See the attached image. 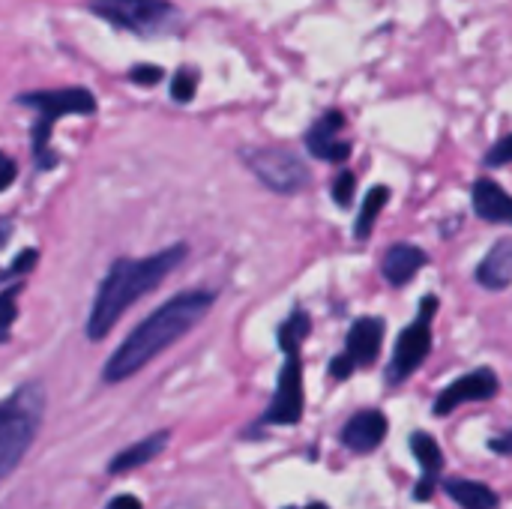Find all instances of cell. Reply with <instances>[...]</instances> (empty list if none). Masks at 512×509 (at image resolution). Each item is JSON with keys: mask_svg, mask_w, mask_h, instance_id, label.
I'll return each mask as SVG.
<instances>
[{"mask_svg": "<svg viewBox=\"0 0 512 509\" xmlns=\"http://www.w3.org/2000/svg\"><path fill=\"white\" fill-rule=\"evenodd\" d=\"M213 303H216L213 291H183L174 300H168L165 306H159L111 354V360L105 363V372H102L105 384H120V381L132 378L135 372H141L153 357H159L165 348H171L177 339H183L195 324H201Z\"/></svg>", "mask_w": 512, "mask_h": 509, "instance_id": "cell-1", "label": "cell"}, {"mask_svg": "<svg viewBox=\"0 0 512 509\" xmlns=\"http://www.w3.org/2000/svg\"><path fill=\"white\" fill-rule=\"evenodd\" d=\"M498 387H501L498 375L489 366H480V369L456 378L450 387H444V393L432 405V414L435 417H450L465 402H489V399L498 396Z\"/></svg>", "mask_w": 512, "mask_h": 509, "instance_id": "cell-9", "label": "cell"}, {"mask_svg": "<svg viewBox=\"0 0 512 509\" xmlns=\"http://www.w3.org/2000/svg\"><path fill=\"white\" fill-rule=\"evenodd\" d=\"M477 282L486 291H507L512 285V237L498 240L477 267Z\"/></svg>", "mask_w": 512, "mask_h": 509, "instance_id": "cell-16", "label": "cell"}, {"mask_svg": "<svg viewBox=\"0 0 512 509\" xmlns=\"http://www.w3.org/2000/svg\"><path fill=\"white\" fill-rule=\"evenodd\" d=\"M411 453L420 465L414 501H432L435 489L441 486V474H444V450L429 432H414L411 435Z\"/></svg>", "mask_w": 512, "mask_h": 509, "instance_id": "cell-12", "label": "cell"}, {"mask_svg": "<svg viewBox=\"0 0 512 509\" xmlns=\"http://www.w3.org/2000/svg\"><path fill=\"white\" fill-rule=\"evenodd\" d=\"M384 333H387V324L381 318H357L348 330V339H345V354L354 360V366H372L381 354V345H384Z\"/></svg>", "mask_w": 512, "mask_h": 509, "instance_id": "cell-13", "label": "cell"}, {"mask_svg": "<svg viewBox=\"0 0 512 509\" xmlns=\"http://www.w3.org/2000/svg\"><path fill=\"white\" fill-rule=\"evenodd\" d=\"M387 201H390V189H387V186L369 189V195H366V201H363V207H360V216H357V222H354V237H357V240H369V237H372V228H375L381 210L387 207Z\"/></svg>", "mask_w": 512, "mask_h": 509, "instance_id": "cell-19", "label": "cell"}, {"mask_svg": "<svg viewBox=\"0 0 512 509\" xmlns=\"http://www.w3.org/2000/svg\"><path fill=\"white\" fill-rule=\"evenodd\" d=\"M342 129H345V114L342 111L333 108V111L321 114L306 132V150L321 162L342 165L351 156V141L342 138Z\"/></svg>", "mask_w": 512, "mask_h": 509, "instance_id": "cell-10", "label": "cell"}, {"mask_svg": "<svg viewBox=\"0 0 512 509\" xmlns=\"http://www.w3.org/2000/svg\"><path fill=\"white\" fill-rule=\"evenodd\" d=\"M168 441H171V435H168V432H156V435H150V438H144V441H135L132 447H126L123 453H117V456L111 459L108 471H111V474L135 471V468H141V465L153 462V459L168 447Z\"/></svg>", "mask_w": 512, "mask_h": 509, "instance_id": "cell-18", "label": "cell"}, {"mask_svg": "<svg viewBox=\"0 0 512 509\" xmlns=\"http://www.w3.org/2000/svg\"><path fill=\"white\" fill-rule=\"evenodd\" d=\"M354 360L348 357V354H336L333 357V363H330V375L336 378V381H345V378H351L354 375Z\"/></svg>", "mask_w": 512, "mask_h": 509, "instance_id": "cell-26", "label": "cell"}, {"mask_svg": "<svg viewBox=\"0 0 512 509\" xmlns=\"http://www.w3.org/2000/svg\"><path fill=\"white\" fill-rule=\"evenodd\" d=\"M87 9L105 24L141 39L183 30V12L171 0H87Z\"/></svg>", "mask_w": 512, "mask_h": 509, "instance_id": "cell-4", "label": "cell"}, {"mask_svg": "<svg viewBox=\"0 0 512 509\" xmlns=\"http://www.w3.org/2000/svg\"><path fill=\"white\" fill-rule=\"evenodd\" d=\"M474 213L492 225H512V195L492 177H480L471 189Z\"/></svg>", "mask_w": 512, "mask_h": 509, "instance_id": "cell-14", "label": "cell"}, {"mask_svg": "<svg viewBox=\"0 0 512 509\" xmlns=\"http://www.w3.org/2000/svg\"><path fill=\"white\" fill-rule=\"evenodd\" d=\"M18 288H9V291H0V342L9 339V330L18 318Z\"/></svg>", "mask_w": 512, "mask_h": 509, "instance_id": "cell-22", "label": "cell"}, {"mask_svg": "<svg viewBox=\"0 0 512 509\" xmlns=\"http://www.w3.org/2000/svg\"><path fill=\"white\" fill-rule=\"evenodd\" d=\"M429 264V252L414 246V243H396L387 249L384 261H381V273L384 279L393 285V288H402L408 285L423 267Z\"/></svg>", "mask_w": 512, "mask_h": 509, "instance_id": "cell-15", "label": "cell"}, {"mask_svg": "<svg viewBox=\"0 0 512 509\" xmlns=\"http://www.w3.org/2000/svg\"><path fill=\"white\" fill-rule=\"evenodd\" d=\"M324 509H327V507H324Z\"/></svg>", "mask_w": 512, "mask_h": 509, "instance_id": "cell-32", "label": "cell"}, {"mask_svg": "<svg viewBox=\"0 0 512 509\" xmlns=\"http://www.w3.org/2000/svg\"><path fill=\"white\" fill-rule=\"evenodd\" d=\"M444 492L459 504L462 509H498L501 507V498L495 489H489L486 483L480 480H462V477H450V480H441Z\"/></svg>", "mask_w": 512, "mask_h": 509, "instance_id": "cell-17", "label": "cell"}, {"mask_svg": "<svg viewBox=\"0 0 512 509\" xmlns=\"http://www.w3.org/2000/svg\"><path fill=\"white\" fill-rule=\"evenodd\" d=\"M435 312H438V297H423L420 300V309H417V321L411 327H405L396 339V348H393V357L387 363V384L390 387H399L405 384L432 354V321H435Z\"/></svg>", "mask_w": 512, "mask_h": 509, "instance_id": "cell-6", "label": "cell"}, {"mask_svg": "<svg viewBox=\"0 0 512 509\" xmlns=\"http://www.w3.org/2000/svg\"><path fill=\"white\" fill-rule=\"evenodd\" d=\"M303 363L300 354H288L285 366L279 372V384L273 393V402L264 414V423L270 426H297L303 417Z\"/></svg>", "mask_w": 512, "mask_h": 509, "instance_id": "cell-8", "label": "cell"}, {"mask_svg": "<svg viewBox=\"0 0 512 509\" xmlns=\"http://www.w3.org/2000/svg\"><path fill=\"white\" fill-rule=\"evenodd\" d=\"M243 162L246 168L270 189V192H279V195H294L300 189H306L312 183V171L309 165L285 150V147H246L243 153Z\"/></svg>", "mask_w": 512, "mask_h": 509, "instance_id": "cell-7", "label": "cell"}, {"mask_svg": "<svg viewBox=\"0 0 512 509\" xmlns=\"http://www.w3.org/2000/svg\"><path fill=\"white\" fill-rule=\"evenodd\" d=\"M512 162V135H504L501 141L492 144V150L483 156V165L486 168H504Z\"/></svg>", "mask_w": 512, "mask_h": 509, "instance_id": "cell-24", "label": "cell"}, {"mask_svg": "<svg viewBox=\"0 0 512 509\" xmlns=\"http://www.w3.org/2000/svg\"><path fill=\"white\" fill-rule=\"evenodd\" d=\"M105 509H144L141 507V501L135 498V495H117V498H111V504Z\"/></svg>", "mask_w": 512, "mask_h": 509, "instance_id": "cell-30", "label": "cell"}, {"mask_svg": "<svg viewBox=\"0 0 512 509\" xmlns=\"http://www.w3.org/2000/svg\"><path fill=\"white\" fill-rule=\"evenodd\" d=\"M15 177H18V165H15V159H9L6 153H0V192H3V189H9V186L15 183Z\"/></svg>", "mask_w": 512, "mask_h": 509, "instance_id": "cell-27", "label": "cell"}, {"mask_svg": "<svg viewBox=\"0 0 512 509\" xmlns=\"http://www.w3.org/2000/svg\"><path fill=\"white\" fill-rule=\"evenodd\" d=\"M195 93H198V69L180 66V69L171 75V99L180 102V105H186V102L195 99Z\"/></svg>", "mask_w": 512, "mask_h": 509, "instance_id": "cell-21", "label": "cell"}, {"mask_svg": "<svg viewBox=\"0 0 512 509\" xmlns=\"http://www.w3.org/2000/svg\"><path fill=\"white\" fill-rule=\"evenodd\" d=\"M309 330H312L309 315H306L303 309H297V312L279 327V348H282V354H285V357H288V354H300V345H303V339L309 336Z\"/></svg>", "mask_w": 512, "mask_h": 509, "instance_id": "cell-20", "label": "cell"}, {"mask_svg": "<svg viewBox=\"0 0 512 509\" xmlns=\"http://www.w3.org/2000/svg\"><path fill=\"white\" fill-rule=\"evenodd\" d=\"M354 192H357V174L354 171H339L336 180H333V201L339 207H351Z\"/></svg>", "mask_w": 512, "mask_h": 509, "instance_id": "cell-23", "label": "cell"}, {"mask_svg": "<svg viewBox=\"0 0 512 509\" xmlns=\"http://www.w3.org/2000/svg\"><path fill=\"white\" fill-rule=\"evenodd\" d=\"M165 78V69L162 66H150V63H138L129 69V81L138 84V87H153Z\"/></svg>", "mask_w": 512, "mask_h": 509, "instance_id": "cell-25", "label": "cell"}, {"mask_svg": "<svg viewBox=\"0 0 512 509\" xmlns=\"http://www.w3.org/2000/svg\"><path fill=\"white\" fill-rule=\"evenodd\" d=\"M186 258V246L177 243L171 249H162L150 258H138V261H117L108 276L102 279L90 318H87V339H105L114 324L126 315V309H132L144 294H150L153 288L162 285V279L168 273H174V267Z\"/></svg>", "mask_w": 512, "mask_h": 509, "instance_id": "cell-2", "label": "cell"}, {"mask_svg": "<svg viewBox=\"0 0 512 509\" xmlns=\"http://www.w3.org/2000/svg\"><path fill=\"white\" fill-rule=\"evenodd\" d=\"M489 450H492V453H498V456H510L512 459V429L507 432V435H501V438L489 441Z\"/></svg>", "mask_w": 512, "mask_h": 509, "instance_id": "cell-28", "label": "cell"}, {"mask_svg": "<svg viewBox=\"0 0 512 509\" xmlns=\"http://www.w3.org/2000/svg\"><path fill=\"white\" fill-rule=\"evenodd\" d=\"M33 261H36V249H30V252H24V255H18V261L12 264V270H9L6 276H18V273H27Z\"/></svg>", "mask_w": 512, "mask_h": 509, "instance_id": "cell-29", "label": "cell"}, {"mask_svg": "<svg viewBox=\"0 0 512 509\" xmlns=\"http://www.w3.org/2000/svg\"><path fill=\"white\" fill-rule=\"evenodd\" d=\"M387 417L378 408H366L357 411L345 426H342V444L354 453V456H366L372 450H378L387 438Z\"/></svg>", "mask_w": 512, "mask_h": 509, "instance_id": "cell-11", "label": "cell"}, {"mask_svg": "<svg viewBox=\"0 0 512 509\" xmlns=\"http://www.w3.org/2000/svg\"><path fill=\"white\" fill-rule=\"evenodd\" d=\"M42 420V393L36 387L18 390L0 405V480L9 477L30 450Z\"/></svg>", "mask_w": 512, "mask_h": 509, "instance_id": "cell-5", "label": "cell"}, {"mask_svg": "<svg viewBox=\"0 0 512 509\" xmlns=\"http://www.w3.org/2000/svg\"><path fill=\"white\" fill-rule=\"evenodd\" d=\"M288 509H294V507H288ZM309 509H324L321 504H315V507H309Z\"/></svg>", "mask_w": 512, "mask_h": 509, "instance_id": "cell-31", "label": "cell"}, {"mask_svg": "<svg viewBox=\"0 0 512 509\" xmlns=\"http://www.w3.org/2000/svg\"><path fill=\"white\" fill-rule=\"evenodd\" d=\"M18 105H27L36 111V123H33V153L39 168H51L54 156L48 153V141H51V129L60 117L69 114H81L90 117L96 114V96L87 87H60V90H33V93H21L15 99Z\"/></svg>", "mask_w": 512, "mask_h": 509, "instance_id": "cell-3", "label": "cell"}]
</instances>
